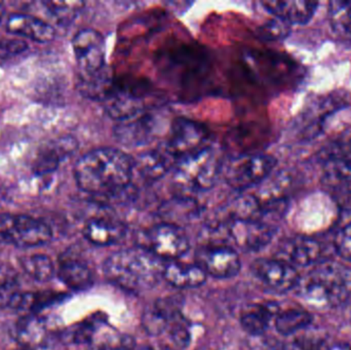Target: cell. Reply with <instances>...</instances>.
Segmentation results:
<instances>
[{
    "label": "cell",
    "instance_id": "60d3db41",
    "mask_svg": "<svg viewBox=\"0 0 351 350\" xmlns=\"http://www.w3.org/2000/svg\"><path fill=\"white\" fill-rule=\"evenodd\" d=\"M326 350H351V345L350 343L339 342L333 343V345H328L327 349Z\"/></svg>",
    "mask_w": 351,
    "mask_h": 350
},
{
    "label": "cell",
    "instance_id": "8992f818",
    "mask_svg": "<svg viewBox=\"0 0 351 350\" xmlns=\"http://www.w3.org/2000/svg\"><path fill=\"white\" fill-rule=\"evenodd\" d=\"M276 158L269 154H247L233 158L225 168V181L231 188L245 190L261 185L276 168Z\"/></svg>",
    "mask_w": 351,
    "mask_h": 350
},
{
    "label": "cell",
    "instance_id": "836d02e7",
    "mask_svg": "<svg viewBox=\"0 0 351 350\" xmlns=\"http://www.w3.org/2000/svg\"><path fill=\"white\" fill-rule=\"evenodd\" d=\"M309 328L302 331V334L299 335L293 342V349L294 350H326L327 349V338L319 332L311 331L309 332Z\"/></svg>",
    "mask_w": 351,
    "mask_h": 350
},
{
    "label": "cell",
    "instance_id": "5b68a950",
    "mask_svg": "<svg viewBox=\"0 0 351 350\" xmlns=\"http://www.w3.org/2000/svg\"><path fill=\"white\" fill-rule=\"evenodd\" d=\"M53 230L43 220L19 214H0V244L16 248H37L49 244Z\"/></svg>",
    "mask_w": 351,
    "mask_h": 350
},
{
    "label": "cell",
    "instance_id": "4dcf8cb0",
    "mask_svg": "<svg viewBox=\"0 0 351 350\" xmlns=\"http://www.w3.org/2000/svg\"><path fill=\"white\" fill-rule=\"evenodd\" d=\"M199 213L196 201L186 197L176 199L172 203H167L162 209V215L168 219L166 223L175 224L176 221H186L193 219Z\"/></svg>",
    "mask_w": 351,
    "mask_h": 350
},
{
    "label": "cell",
    "instance_id": "7a4b0ae2",
    "mask_svg": "<svg viewBox=\"0 0 351 350\" xmlns=\"http://www.w3.org/2000/svg\"><path fill=\"white\" fill-rule=\"evenodd\" d=\"M164 268L162 259L142 247L113 253L104 263L107 279L134 293L156 287L164 275Z\"/></svg>",
    "mask_w": 351,
    "mask_h": 350
},
{
    "label": "cell",
    "instance_id": "f6af8a7d",
    "mask_svg": "<svg viewBox=\"0 0 351 350\" xmlns=\"http://www.w3.org/2000/svg\"><path fill=\"white\" fill-rule=\"evenodd\" d=\"M16 350H32V349H23V347H22V349H16Z\"/></svg>",
    "mask_w": 351,
    "mask_h": 350
},
{
    "label": "cell",
    "instance_id": "7bdbcfd3",
    "mask_svg": "<svg viewBox=\"0 0 351 350\" xmlns=\"http://www.w3.org/2000/svg\"><path fill=\"white\" fill-rule=\"evenodd\" d=\"M4 8L3 4L0 2V20H1L2 16H3Z\"/></svg>",
    "mask_w": 351,
    "mask_h": 350
},
{
    "label": "cell",
    "instance_id": "ffe728a7",
    "mask_svg": "<svg viewBox=\"0 0 351 350\" xmlns=\"http://www.w3.org/2000/svg\"><path fill=\"white\" fill-rule=\"evenodd\" d=\"M127 227L125 224L111 218H94L86 222L84 236L90 244L107 247L117 244L125 238Z\"/></svg>",
    "mask_w": 351,
    "mask_h": 350
},
{
    "label": "cell",
    "instance_id": "e0dca14e",
    "mask_svg": "<svg viewBox=\"0 0 351 350\" xmlns=\"http://www.w3.org/2000/svg\"><path fill=\"white\" fill-rule=\"evenodd\" d=\"M103 102L109 116L121 123H128L143 115V100L129 90L113 88Z\"/></svg>",
    "mask_w": 351,
    "mask_h": 350
},
{
    "label": "cell",
    "instance_id": "6da1fadb",
    "mask_svg": "<svg viewBox=\"0 0 351 350\" xmlns=\"http://www.w3.org/2000/svg\"><path fill=\"white\" fill-rule=\"evenodd\" d=\"M135 162L123 150L99 148L84 154L74 168L78 187L93 195H115L127 188Z\"/></svg>",
    "mask_w": 351,
    "mask_h": 350
},
{
    "label": "cell",
    "instance_id": "44dd1931",
    "mask_svg": "<svg viewBox=\"0 0 351 350\" xmlns=\"http://www.w3.org/2000/svg\"><path fill=\"white\" fill-rule=\"evenodd\" d=\"M57 273L62 283L73 291H86L94 285V273L82 259L75 257L62 259Z\"/></svg>",
    "mask_w": 351,
    "mask_h": 350
},
{
    "label": "cell",
    "instance_id": "7c38bea8",
    "mask_svg": "<svg viewBox=\"0 0 351 350\" xmlns=\"http://www.w3.org/2000/svg\"><path fill=\"white\" fill-rule=\"evenodd\" d=\"M196 264L218 279L235 277L241 271L239 254L226 245H206L196 252Z\"/></svg>",
    "mask_w": 351,
    "mask_h": 350
},
{
    "label": "cell",
    "instance_id": "ba28073f",
    "mask_svg": "<svg viewBox=\"0 0 351 350\" xmlns=\"http://www.w3.org/2000/svg\"><path fill=\"white\" fill-rule=\"evenodd\" d=\"M145 242V246L142 248L150 251L162 260L181 258L190 249L189 238L183 228L166 222L148 229Z\"/></svg>",
    "mask_w": 351,
    "mask_h": 350
},
{
    "label": "cell",
    "instance_id": "603a6c76",
    "mask_svg": "<svg viewBox=\"0 0 351 350\" xmlns=\"http://www.w3.org/2000/svg\"><path fill=\"white\" fill-rule=\"evenodd\" d=\"M206 273L197 264L170 262L165 265L162 277L178 289H193L204 285Z\"/></svg>",
    "mask_w": 351,
    "mask_h": 350
},
{
    "label": "cell",
    "instance_id": "f546056e",
    "mask_svg": "<svg viewBox=\"0 0 351 350\" xmlns=\"http://www.w3.org/2000/svg\"><path fill=\"white\" fill-rule=\"evenodd\" d=\"M329 16L334 33L344 40L351 41V1L331 2Z\"/></svg>",
    "mask_w": 351,
    "mask_h": 350
},
{
    "label": "cell",
    "instance_id": "d6a6232c",
    "mask_svg": "<svg viewBox=\"0 0 351 350\" xmlns=\"http://www.w3.org/2000/svg\"><path fill=\"white\" fill-rule=\"evenodd\" d=\"M43 4L56 22L62 26L71 24L86 5L82 1H45Z\"/></svg>",
    "mask_w": 351,
    "mask_h": 350
},
{
    "label": "cell",
    "instance_id": "ee69618b",
    "mask_svg": "<svg viewBox=\"0 0 351 350\" xmlns=\"http://www.w3.org/2000/svg\"><path fill=\"white\" fill-rule=\"evenodd\" d=\"M8 275H2V273H0V283H1V282H3L4 279H8Z\"/></svg>",
    "mask_w": 351,
    "mask_h": 350
},
{
    "label": "cell",
    "instance_id": "d6986e66",
    "mask_svg": "<svg viewBox=\"0 0 351 350\" xmlns=\"http://www.w3.org/2000/svg\"><path fill=\"white\" fill-rule=\"evenodd\" d=\"M261 4L274 18H280L290 25L306 24L315 16L319 6V2L305 0L264 1Z\"/></svg>",
    "mask_w": 351,
    "mask_h": 350
},
{
    "label": "cell",
    "instance_id": "d4e9b609",
    "mask_svg": "<svg viewBox=\"0 0 351 350\" xmlns=\"http://www.w3.org/2000/svg\"><path fill=\"white\" fill-rule=\"evenodd\" d=\"M114 88L110 70L105 68L103 71L90 75L78 74L77 88L80 94L92 100L104 101Z\"/></svg>",
    "mask_w": 351,
    "mask_h": 350
},
{
    "label": "cell",
    "instance_id": "4316f807",
    "mask_svg": "<svg viewBox=\"0 0 351 350\" xmlns=\"http://www.w3.org/2000/svg\"><path fill=\"white\" fill-rule=\"evenodd\" d=\"M313 322V316L311 312L299 308H290L278 312L274 324L280 335L291 336L311 328Z\"/></svg>",
    "mask_w": 351,
    "mask_h": 350
},
{
    "label": "cell",
    "instance_id": "e575fe53",
    "mask_svg": "<svg viewBox=\"0 0 351 350\" xmlns=\"http://www.w3.org/2000/svg\"><path fill=\"white\" fill-rule=\"evenodd\" d=\"M21 292L16 279L8 277L0 283V310L12 308L14 310L20 298Z\"/></svg>",
    "mask_w": 351,
    "mask_h": 350
},
{
    "label": "cell",
    "instance_id": "f35d334b",
    "mask_svg": "<svg viewBox=\"0 0 351 350\" xmlns=\"http://www.w3.org/2000/svg\"><path fill=\"white\" fill-rule=\"evenodd\" d=\"M336 251L340 257L351 261V223L342 228L335 240Z\"/></svg>",
    "mask_w": 351,
    "mask_h": 350
},
{
    "label": "cell",
    "instance_id": "8d00e7d4",
    "mask_svg": "<svg viewBox=\"0 0 351 350\" xmlns=\"http://www.w3.org/2000/svg\"><path fill=\"white\" fill-rule=\"evenodd\" d=\"M168 331L173 343L178 349H186L189 345L190 340H191L189 325L187 324L183 316L173 321L169 325Z\"/></svg>",
    "mask_w": 351,
    "mask_h": 350
},
{
    "label": "cell",
    "instance_id": "cb8c5ba5",
    "mask_svg": "<svg viewBox=\"0 0 351 350\" xmlns=\"http://www.w3.org/2000/svg\"><path fill=\"white\" fill-rule=\"evenodd\" d=\"M176 164L177 162L164 146L142 154L138 160L137 166L142 176L149 180H158L171 168H175Z\"/></svg>",
    "mask_w": 351,
    "mask_h": 350
},
{
    "label": "cell",
    "instance_id": "d590c367",
    "mask_svg": "<svg viewBox=\"0 0 351 350\" xmlns=\"http://www.w3.org/2000/svg\"><path fill=\"white\" fill-rule=\"evenodd\" d=\"M142 323L146 332L152 336H158L162 334L165 331H168L169 323L154 308V305L144 312Z\"/></svg>",
    "mask_w": 351,
    "mask_h": 350
},
{
    "label": "cell",
    "instance_id": "f1b7e54d",
    "mask_svg": "<svg viewBox=\"0 0 351 350\" xmlns=\"http://www.w3.org/2000/svg\"><path fill=\"white\" fill-rule=\"evenodd\" d=\"M21 267L31 279L40 283L51 281L56 273V267L47 255L34 254L24 257L21 260Z\"/></svg>",
    "mask_w": 351,
    "mask_h": 350
},
{
    "label": "cell",
    "instance_id": "30bf717a",
    "mask_svg": "<svg viewBox=\"0 0 351 350\" xmlns=\"http://www.w3.org/2000/svg\"><path fill=\"white\" fill-rule=\"evenodd\" d=\"M254 277L269 291L287 293L295 289L300 282V275L295 267L274 258H260L251 265Z\"/></svg>",
    "mask_w": 351,
    "mask_h": 350
},
{
    "label": "cell",
    "instance_id": "b9f144b4",
    "mask_svg": "<svg viewBox=\"0 0 351 350\" xmlns=\"http://www.w3.org/2000/svg\"><path fill=\"white\" fill-rule=\"evenodd\" d=\"M140 350H175L172 347L165 345H149L142 347Z\"/></svg>",
    "mask_w": 351,
    "mask_h": 350
},
{
    "label": "cell",
    "instance_id": "484cf974",
    "mask_svg": "<svg viewBox=\"0 0 351 350\" xmlns=\"http://www.w3.org/2000/svg\"><path fill=\"white\" fill-rule=\"evenodd\" d=\"M117 132L119 141L125 145H145L152 141L156 129L152 125V119L142 116L134 121L123 123Z\"/></svg>",
    "mask_w": 351,
    "mask_h": 350
},
{
    "label": "cell",
    "instance_id": "ab89813d",
    "mask_svg": "<svg viewBox=\"0 0 351 350\" xmlns=\"http://www.w3.org/2000/svg\"><path fill=\"white\" fill-rule=\"evenodd\" d=\"M27 49V43L19 39H2L0 41V51L8 55H16Z\"/></svg>",
    "mask_w": 351,
    "mask_h": 350
},
{
    "label": "cell",
    "instance_id": "8fae6325",
    "mask_svg": "<svg viewBox=\"0 0 351 350\" xmlns=\"http://www.w3.org/2000/svg\"><path fill=\"white\" fill-rule=\"evenodd\" d=\"M227 232L233 244L245 252H258L265 248L272 238L276 229L261 219L229 220Z\"/></svg>",
    "mask_w": 351,
    "mask_h": 350
},
{
    "label": "cell",
    "instance_id": "9c48e42d",
    "mask_svg": "<svg viewBox=\"0 0 351 350\" xmlns=\"http://www.w3.org/2000/svg\"><path fill=\"white\" fill-rule=\"evenodd\" d=\"M72 47L80 68L78 74L90 75L99 73L107 67L105 40L98 31L90 28L78 31L72 39Z\"/></svg>",
    "mask_w": 351,
    "mask_h": 350
},
{
    "label": "cell",
    "instance_id": "3957f363",
    "mask_svg": "<svg viewBox=\"0 0 351 350\" xmlns=\"http://www.w3.org/2000/svg\"><path fill=\"white\" fill-rule=\"evenodd\" d=\"M297 287L311 308H337L351 300V268L337 261H319Z\"/></svg>",
    "mask_w": 351,
    "mask_h": 350
},
{
    "label": "cell",
    "instance_id": "5bb4252c",
    "mask_svg": "<svg viewBox=\"0 0 351 350\" xmlns=\"http://www.w3.org/2000/svg\"><path fill=\"white\" fill-rule=\"evenodd\" d=\"M76 149L77 142L71 137H64L49 142L39 149L32 164L33 173L38 176L51 174L59 168L60 162L71 155Z\"/></svg>",
    "mask_w": 351,
    "mask_h": 350
},
{
    "label": "cell",
    "instance_id": "1f68e13d",
    "mask_svg": "<svg viewBox=\"0 0 351 350\" xmlns=\"http://www.w3.org/2000/svg\"><path fill=\"white\" fill-rule=\"evenodd\" d=\"M100 330V329H99ZM97 331L94 338L88 343V350H134L135 341L129 335L119 333H105Z\"/></svg>",
    "mask_w": 351,
    "mask_h": 350
},
{
    "label": "cell",
    "instance_id": "9a60e30c",
    "mask_svg": "<svg viewBox=\"0 0 351 350\" xmlns=\"http://www.w3.org/2000/svg\"><path fill=\"white\" fill-rule=\"evenodd\" d=\"M323 160L326 176L333 184L351 186V142L328 147Z\"/></svg>",
    "mask_w": 351,
    "mask_h": 350
},
{
    "label": "cell",
    "instance_id": "ac0fdd59",
    "mask_svg": "<svg viewBox=\"0 0 351 350\" xmlns=\"http://www.w3.org/2000/svg\"><path fill=\"white\" fill-rule=\"evenodd\" d=\"M14 334L23 349L36 350L49 343V325L39 314H26L16 325Z\"/></svg>",
    "mask_w": 351,
    "mask_h": 350
},
{
    "label": "cell",
    "instance_id": "83f0119b",
    "mask_svg": "<svg viewBox=\"0 0 351 350\" xmlns=\"http://www.w3.org/2000/svg\"><path fill=\"white\" fill-rule=\"evenodd\" d=\"M64 297V294L55 292H22L14 310L26 314H39L41 310L62 301Z\"/></svg>",
    "mask_w": 351,
    "mask_h": 350
},
{
    "label": "cell",
    "instance_id": "74e56055",
    "mask_svg": "<svg viewBox=\"0 0 351 350\" xmlns=\"http://www.w3.org/2000/svg\"><path fill=\"white\" fill-rule=\"evenodd\" d=\"M289 32H290V24L278 18L269 21L260 29V35L265 39L282 38Z\"/></svg>",
    "mask_w": 351,
    "mask_h": 350
},
{
    "label": "cell",
    "instance_id": "7402d4cb",
    "mask_svg": "<svg viewBox=\"0 0 351 350\" xmlns=\"http://www.w3.org/2000/svg\"><path fill=\"white\" fill-rule=\"evenodd\" d=\"M278 312V304L274 302L249 304L241 312V328L252 336H259L266 332L271 318Z\"/></svg>",
    "mask_w": 351,
    "mask_h": 350
},
{
    "label": "cell",
    "instance_id": "277c9868",
    "mask_svg": "<svg viewBox=\"0 0 351 350\" xmlns=\"http://www.w3.org/2000/svg\"><path fill=\"white\" fill-rule=\"evenodd\" d=\"M174 181L186 191L202 192L212 188L220 174L221 162L210 147L178 160Z\"/></svg>",
    "mask_w": 351,
    "mask_h": 350
},
{
    "label": "cell",
    "instance_id": "4fadbf2b",
    "mask_svg": "<svg viewBox=\"0 0 351 350\" xmlns=\"http://www.w3.org/2000/svg\"><path fill=\"white\" fill-rule=\"evenodd\" d=\"M321 255L322 247L317 240L296 236L280 242L276 252V259L297 268L317 264L319 262Z\"/></svg>",
    "mask_w": 351,
    "mask_h": 350
},
{
    "label": "cell",
    "instance_id": "52a82bcc",
    "mask_svg": "<svg viewBox=\"0 0 351 350\" xmlns=\"http://www.w3.org/2000/svg\"><path fill=\"white\" fill-rule=\"evenodd\" d=\"M208 140L206 127L191 119L178 117L171 123L165 148L177 162L208 148Z\"/></svg>",
    "mask_w": 351,
    "mask_h": 350
},
{
    "label": "cell",
    "instance_id": "2e32d148",
    "mask_svg": "<svg viewBox=\"0 0 351 350\" xmlns=\"http://www.w3.org/2000/svg\"><path fill=\"white\" fill-rule=\"evenodd\" d=\"M12 34L26 37L36 42H49L56 36V30L49 23L26 14H12L5 23Z\"/></svg>",
    "mask_w": 351,
    "mask_h": 350
}]
</instances>
